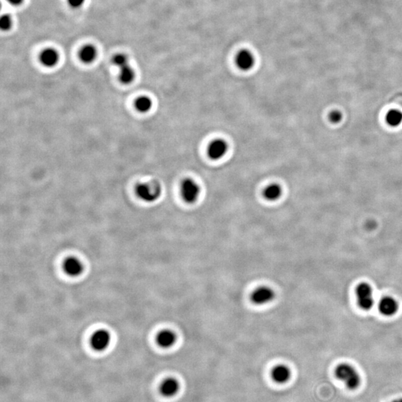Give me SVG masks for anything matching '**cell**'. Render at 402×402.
Returning a JSON list of instances; mask_svg holds the SVG:
<instances>
[{"label":"cell","instance_id":"cell-20","mask_svg":"<svg viewBox=\"0 0 402 402\" xmlns=\"http://www.w3.org/2000/svg\"><path fill=\"white\" fill-rule=\"evenodd\" d=\"M113 62L116 66L118 67L122 68L123 66H126L128 64V60L126 55L123 54H119V55H115L114 58H113Z\"/></svg>","mask_w":402,"mask_h":402},{"label":"cell","instance_id":"cell-9","mask_svg":"<svg viewBox=\"0 0 402 402\" xmlns=\"http://www.w3.org/2000/svg\"><path fill=\"white\" fill-rule=\"evenodd\" d=\"M378 311L383 316L392 317L398 312V303L391 296H384L378 303Z\"/></svg>","mask_w":402,"mask_h":402},{"label":"cell","instance_id":"cell-19","mask_svg":"<svg viewBox=\"0 0 402 402\" xmlns=\"http://www.w3.org/2000/svg\"><path fill=\"white\" fill-rule=\"evenodd\" d=\"M152 105V100L147 96L139 97L135 102L136 109L140 113H147L151 111Z\"/></svg>","mask_w":402,"mask_h":402},{"label":"cell","instance_id":"cell-8","mask_svg":"<svg viewBox=\"0 0 402 402\" xmlns=\"http://www.w3.org/2000/svg\"><path fill=\"white\" fill-rule=\"evenodd\" d=\"M63 270L68 276L77 277L83 273V265L78 258L70 256L63 261Z\"/></svg>","mask_w":402,"mask_h":402},{"label":"cell","instance_id":"cell-10","mask_svg":"<svg viewBox=\"0 0 402 402\" xmlns=\"http://www.w3.org/2000/svg\"><path fill=\"white\" fill-rule=\"evenodd\" d=\"M157 343L160 347L170 348L174 346L177 341L175 333L169 329H164L160 331L157 335Z\"/></svg>","mask_w":402,"mask_h":402},{"label":"cell","instance_id":"cell-5","mask_svg":"<svg viewBox=\"0 0 402 402\" xmlns=\"http://www.w3.org/2000/svg\"><path fill=\"white\" fill-rule=\"evenodd\" d=\"M250 298L255 305L264 306L275 299V291L268 286H261L253 290Z\"/></svg>","mask_w":402,"mask_h":402},{"label":"cell","instance_id":"cell-24","mask_svg":"<svg viewBox=\"0 0 402 402\" xmlns=\"http://www.w3.org/2000/svg\"><path fill=\"white\" fill-rule=\"evenodd\" d=\"M8 2L11 3V4L13 5V6H19V5L23 3V0H8Z\"/></svg>","mask_w":402,"mask_h":402},{"label":"cell","instance_id":"cell-25","mask_svg":"<svg viewBox=\"0 0 402 402\" xmlns=\"http://www.w3.org/2000/svg\"><path fill=\"white\" fill-rule=\"evenodd\" d=\"M392 402H402V398H398V399L394 400Z\"/></svg>","mask_w":402,"mask_h":402},{"label":"cell","instance_id":"cell-18","mask_svg":"<svg viewBox=\"0 0 402 402\" xmlns=\"http://www.w3.org/2000/svg\"><path fill=\"white\" fill-rule=\"evenodd\" d=\"M386 122L389 126H399L402 122V113L398 110H391L386 114Z\"/></svg>","mask_w":402,"mask_h":402},{"label":"cell","instance_id":"cell-7","mask_svg":"<svg viewBox=\"0 0 402 402\" xmlns=\"http://www.w3.org/2000/svg\"><path fill=\"white\" fill-rule=\"evenodd\" d=\"M228 151L227 142L221 139L213 141L209 145L207 154L209 157L213 160L222 159Z\"/></svg>","mask_w":402,"mask_h":402},{"label":"cell","instance_id":"cell-11","mask_svg":"<svg viewBox=\"0 0 402 402\" xmlns=\"http://www.w3.org/2000/svg\"><path fill=\"white\" fill-rule=\"evenodd\" d=\"M236 65L241 70L247 71L253 68L255 60L252 53L247 50L241 51L236 58Z\"/></svg>","mask_w":402,"mask_h":402},{"label":"cell","instance_id":"cell-21","mask_svg":"<svg viewBox=\"0 0 402 402\" xmlns=\"http://www.w3.org/2000/svg\"><path fill=\"white\" fill-rule=\"evenodd\" d=\"M12 19L11 17L8 15H4L1 17L0 19V28L3 31H8L12 27Z\"/></svg>","mask_w":402,"mask_h":402},{"label":"cell","instance_id":"cell-15","mask_svg":"<svg viewBox=\"0 0 402 402\" xmlns=\"http://www.w3.org/2000/svg\"><path fill=\"white\" fill-rule=\"evenodd\" d=\"M281 194H282V189H281L280 185L276 183L267 185L263 192L264 198L269 201L277 200L278 199L280 198Z\"/></svg>","mask_w":402,"mask_h":402},{"label":"cell","instance_id":"cell-16","mask_svg":"<svg viewBox=\"0 0 402 402\" xmlns=\"http://www.w3.org/2000/svg\"><path fill=\"white\" fill-rule=\"evenodd\" d=\"M96 49L92 45H86L80 51L79 56L82 62L85 63H90L96 58Z\"/></svg>","mask_w":402,"mask_h":402},{"label":"cell","instance_id":"cell-17","mask_svg":"<svg viewBox=\"0 0 402 402\" xmlns=\"http://www.w3.org/2000/svg\"><path fill=\"white\" fill-rule=\"evenodd\" d=\"M135 78V73L129 65L120 68V80L123 84H129Z\"/></svg>","mask_w":402,"mask_h":402},{"label":"cell","instance_id":"cell-23","mask_svg":"<svg viewBox=\"0 0 402 402\" xmlns=\"http://www.w3.org/2000/svg\"><path fill=\"white\" fill-rule=\"evenodd\" d=\"M85 0H68V3L72 8H79L84 3Z\"/></svg>","mask_w":402,"mask_h":402},{"label":"cell","instance_id":"cell-2","mask_svg":"<svg viewBox=\"0 0 402 402\" xmlns=\"http://www.w3.org/2000/svg\"><path fill=\"white\" fill-rule=\"evenodd\" d=\"M135 191L141 200L147 203L155 202L158 200L162 192L160 184L156 182L138 184Z\"/></svg>","mask_w":402,"mask_h":402},{"label":"cell","instance_id":"cell-1","mask_svg":"<svg viewBox=\"0 0 402 402\" xmlns=\"http://www.w3.org/2000/svg\"><path fill=\"white\" fill-rule=\"evenodd\" d=\"M335 376L345 383L348 389H357L361 384V376L355 367L348 363H341L337 366L335 371Z\"/></svg>","mask_w":402,"mask_h":402},{"label":"cell","instance_id":"cell-13","mask_svg":"<svg viewBox=\"0 0 402 402\" xmlns=\"http://www.w3.org/2000/svg\"><path fill=\"white\" fill-rule=\"evenodd\" d=\"M40 60L45 66L53 67L58 63L59 55L55 49H46L40 55Z\"/></svg>","mask_w":402,"mask_h":402},{"label":"cell","instance_id":"cell-12","mask_svg":"<svg viewBox=\"0 0 402 402\" xmlns=\"http://www.w3.org/2000/svg\"><path fill=\"white\" fill-rule=\"evenodd\" d=\"M180 389L179 383L174 378H169L162 382L160 386V392L165 397L174 396Z\"/></svg>","mask_w":402,"mask_h":402},{"label":"cell","instance_id":"cell-14","mask_svg":"<svg viewBox=\"0 0 402 402\" xmlns=\"http://www.w3.org/2000/svg\"><path fill=\"white\" fill-rule=\"evenodd\" d=\"M271 376L277 383H285L290 378V369L284 365H278L272 370Z\"/></svg>","mask_w":402,"mask_h":402},{"label":"cell","instance_id":"cell-3","mask_svg":"<svg viewBox=\"0 0 402 402\" xmlns=\"http://www.w3.org/2000/svg\"><path fill=\"white\" fill-rule=\"evenodd\" d=\"M200 188L198 184L191 178L184 179L180 184V194L187 204H194L198 200Z\"/></svg>","mask_w":402,"mask_h":402},{"label":"cell","instance_id":"cell-4","mask_svg":"<svg viewBox=\"0 0 402 402\" xmlns=\"http://www.w3.org/2000/svg\"><path fill=\"white\" fill-rule=\"evenodd\" d=\"M357 303L358 306L364 311H369L374 306L373 293L371 286L367 283H361L357 286Z\"/></svg>","mask_w":402,"mask_h":402},{"label":"cell","instance_id":"cell-6","mask_svg":"<svg viewBox=\"0 0 402 402\" xmlns=\"http://www.w3.org/2000/svg\"><path fill=\"white\" fill-rule=\"evenodd\" d=\"M111 342V333L105 329H99L94 332L90 339L91 346L98 352L105 350L109 346Z\"/></svg>","mask_w":402,"mask_h":402},{"label":"cell","instance_id":"cell-22","mask_svg":"<svg viewBox=\"0 0 402 402\" xmlns=\"http://www.w3.org/2000/svg\"><path fill=\"white\" fill-rule=\"evenodd\" d=\"M329 121L332 123L338 124L341 122L342 119H343V115H342L341 112H340V111H333L329 114Z\"/></svg>","mask_w":402,"mask_h":402}]
</instances>
